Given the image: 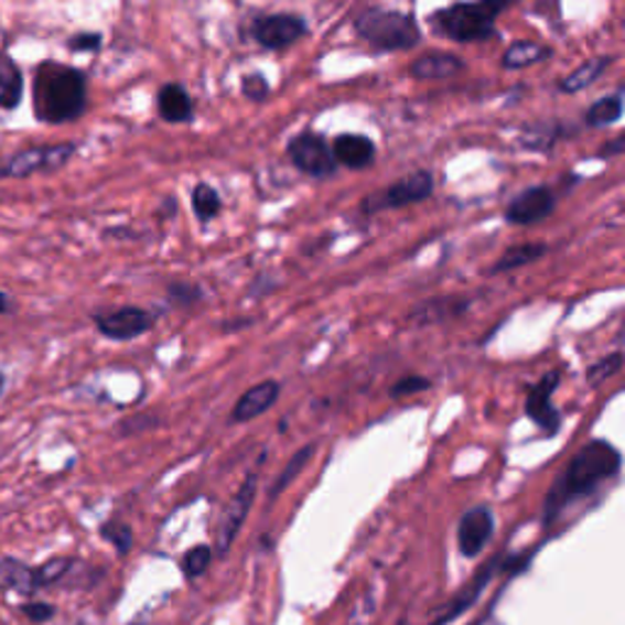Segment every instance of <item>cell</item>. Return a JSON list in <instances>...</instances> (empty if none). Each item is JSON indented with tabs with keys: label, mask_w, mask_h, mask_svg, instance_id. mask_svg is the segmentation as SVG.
<instances>
[{
	"label": "cell",
	"mask_w": 625,
	"mask_h": 625,
	"mask_svg": "<svg viewBox=\"0 0 625 625\" xmlns=\"http://www.w3.org/2000/svg\"><path fill=\"white\" fill-rule=\"evenodd\" d=\"M8 311H10V299L3 291H0V313H8Z\"/></svg>",
	"instance_id": "f35d334b"
},
{
	"label": "cell",
	"mask_w": 625,
	"mask_h": 625,
	"mask_svg": "<svg viewBox=\"0 0 625 625\" xmlns=\"http://www.w3.org/2000/svg\"><path fill=\"white\" fill-rule=\"evenodd\" d=\"M486 3H492V6H496V8H506L508 3H514V0H486Z\"/></svg>",
	"instance_id": "ab89813d"
},
{
	"label": "cell",
	"mask_w": 625,
	"mask_h": 625,
	"mask_svg": "<svg viewBox=\"0 0 625 625\" xmlns=\"http://www.w3.org/2000/svg\"><path fill=\"white\" fill-rule=\"evenodd\" d=\"M25 94V82L18 64L8 54H0V108L15 110Z\"/></svg>",
	"instance_id": "44dd1931"
},
{
	"label": "cell",
	"mask_w": 625,
	"mask_h": 625,
	"mask_svg": "<svg viewBox=\"0 0 625 625\" xmlns=\"http://www.w3.org/2000/svg\"><path fill=\"white\" fill-rule=\"evenodd\" d=\"M428 389H430V379L413 374V377H403L401 381H396L391 386V396H394V399H401V396H413V394L428 391Z\"/></svg>",
	"instance_id": "836d02e7"
},
{
	"label": "cell",
	"mask_w": 625,
	"mask_h": 625,
	"mask_svg": "<svg viewBox=\"0 0 625 625\" xmlns=\"http://www.w3.org/2000/svg\"><path fill=\"white\" fill-rule=\"evenodd\" d=\"M621 452L606 440H591L567 462L552 488L545 496L542 520L545 526L560 520L574 504L594 496L601 486L621 474Z\"/></svg>",
	"instance_id": "6da1fadb"
},
{
	"label": "cell",
	"mask_w": 625,
	"mask_h": 625,
	"mask_svg": "<svg viewBox=\"0 0 625 625\" xmlns=\"http://www.w3.org/2000/svg\"><path fill=\"white\" fill-rule=\"evenodd\" d=\"M0 589L32 596L35 591H40L35 570H30L25 562L15 560V557H0Z\"/></svg>",
	"instance_id": "ffe728a7"
},
{
	"label": "cell",
	"mask_w": 625,
	"mask_h": 625,
	"mask_svg": "<svg viewBox=\"0 0 625 625\" xmlns=\"http://www.w3.org/2000/svg\"><path fill=\"white\" fill-rule=\"evenodd\" d=\"M3 391H6V374L0 371V396H3Z\"/></svg>",
	"instance_id": "60d3db41"
},
{
	"label": "cell",
	"mask_w": 625,
	"mask_h": 625,
	"mask_svg": "<svg viewBox=\"0 0 625 625\" xmlns=\"http://www.w3.org/2000/svg\"><path fill=\"white\" fill-rule=\"evenodd\" d=\"M309 25L301 15L291 13H277V15H261L252 22V37L265 50H287L291 44L299 42Z\"/></svg>",
	"instance_id": "9c48e42d"
},
{
	"label": "cell",
	"mask_w": 625,
	"mask_h": 625,
	"mask_svg": "<svg viewBox=\"0 0 625 625\" xmlns=\"http://www.w3.org/2000/svg\"><path fill=\"white\" fill-rule=\"evenodd\" d=\"M94 321L100 335L116 340V343H128V340H134L152 331L154 313L138 309V305H125V309H118L112 313H100L94 317Z\"/></svg>",
	"instance_id": "30bf717a"
},
{
	"label": "cell",
	"mask_w": 625,
	"mask_h": 625,
	"mask_svg": "<svg viewBox=\"0 0 625 625\" xmlns=\"http://www.w3.org/2000/svg\"><path fill=\"white\" fill-rule=\"evenodd\" d=\"M191 203H193V213L198 215L201 223L213 220L223 208L220 193L215 191L211 184H196V188H193L191 193Z\"/></svg>",
	"instance_id": "83f0119b"
},
{
	"label": "cell",
	"mask_w": 625,
	"mask_h": 625,
	"mask_svg": "<svg viewBox=\"0 0 625 625\" xmlns=\"http://www.w3.org/2000/svg\"><path fill=\"white\" fill-rule=\"evenodd\" d=\"M494 536V510L488 506H474L460 518L457 545L464 557H479L486 542Z\"/></svg>",
	"instance_id": "4fadbf2b"
},
{
	"label": "cell",
	"mask_w": 625,
	"mask_h": 625,
	"mask_svg": "<svg viewBox=\"0 0 625 625\" xmlns=\"http://www.w3.org/2000/svg\"><path fill=\"white\" fill-rule=\"evenodd\" d=\"M100 536L112 542V548H116L120 554H128L132 548V530L128 526H122V522H106V526L100 528Z\"/></svg>",
	"instance_id": "1f68e13d"
},
{
	"label": "cell",
	"mask_w": 625,
	"mask_h": 625,
	"mask_svg": "<svg viewBox=\"0 0 625 625\" xmlns=\"http://www.w3.org/2000/svg\"><path fill=\"white\" fill-rule=\"evenodd\" d=\"M621 367H623V355H621V352H613V355H608V357H604V359H599L596 365H591V367L586 369V381H589L591 386H599L601 381L611 379L613 374H618Z\"/></svg>",
	"instance_id": "f546056e"
},
{
	"label": "cell",
	"mask_w": 625,
	"mask_h": 625,
	"mask_svg": "<svg viewBox=\"0 0 625 625\" xmlns=\"http://www.w3.org/2000/svg\"><path fill=\"white\" fill-rule=\"evenodd\" d=\"M211 562H213V548H208V545H198V548L188 550L184 557V574L188 579H196L208 570Z\"/></svg>",
	"instance_id": "4dcf8cb0"
},
{
	"label": "cell",
	"mask_w": 625,
	"mask_h": 625,
	"mask_svg": "<svg viewBox=\"0 0 625 625\" xmlns=\"http://www.w3.org/2000/svg\"><path fill=\"white\" fill-rule=\"evenodd\" d=\"M357 35L369 42L379 52H403L413 50L420 42V30L416 20L399 10L367 8L355 18Z\"/></svg>",
	"instance_id": "277c9868"
},
{
	"label": "cell",
	"mask_w": 625,
	"mask_h": 625,
	"mask_svg": "<svg viewBox=\"0 0 625 625\" xmlns=\"http://www.w3.org/2000/svg\"><path fill=\"white\" fill-rule=\"evenodd\" d=\"M159 116L166 122H188L193 120V100L188 90L181 84H166L157 96Z\"/></svg>",
	"instance_id": "d6986e66"
},
{
	"label": "cell",
	"mask_w": 625,
	"mask_h": 625,
	"mask_svg": "<svg viewBox=\"0 0 625 625\" xmlns=\"http://www.w3.org/2000/svg\"><path fill=\"white\" fill-rule=\"evenodd\" d=\"M20 613L25 616L30 623H35V625H42V623H47L54 618V613L56 608L52 604H44V601H30V604H22L20 606Z\"/></svg>",
	"instance_id": "e575fe53"
},
{
	"label": "cell",
	"mask_w": 625,
	"mask_h": 625,
	"mask_svg": "<svg viewBox=\"0 0 625 625\" xmlns=\"http://www.w3.org/2000/svg\"><path fill=\"white\" fill-rule=\"evenodd\" d=\"M623 150H625V138H623V134H618L616 140H611V142H606V144H604V150L599 152V157H601V159H604V157L608 159V157H616V154H621Z\"/></svg>",
	"instance_id": "74e56055"
},
{
	"label": "cell",
	"mask_w": 625,
	"mask_h": 625,
	"mask_svg": "<svg viewBox=\"0 0 625 625\" xmlns=\"http://www.w3.org/2000/svg\"><path fill=\"white\" fill-rule=\"evenodd\" d=\"M76 152V144H50V147H30L0 166V179H25L40 172H56L62 169Z\"/></svg>",
	"instance_id": "5b68a950"
},
{
	"label": "cell",
	"mask_w": 625,
	"mask_h": 625,
	"mask_svg": "<svg viewBox=\"0 0 625 625\" xmlns=\"http://www.w3.org/2000/svg\"><path fill=\"white\" fill-rule=\"evenodd\" d=\"M435 188V179L425 169H418V172L401 176L399 181L386 186L377 196H371L365 201V211L367 213H377V211H386V208H403L411 206V203H420L433 196Z\"/></svg>",
	"instance_id": "8992f818"
},
{
	"label": "cell",
	"mask_w": 625,
	"mask_h": 625,
	"mask_svg": "<svg viewBox=\"0 0 625 625\" xmlns=\"http://www.w3.org/2000/svg\"><path fill=\"white\" fill-rule=\"evenodd\" d=\"M560 377L562 374L557 369L545 374V377L528 391L526 399V416L548 435H557V430L562 425V416L552 403V394L557 386H560Z\"/></svg>",
	"instance_id": "8fae6325"
},
{
	"label": "cell",
	"mask_w": 625,
	"mask_h": 625,
	"mask_svg": "<svg viewBox=\"0 0 625 625\" xmlns=\"http://www.w3.org/2000/svg\"><path fill=\"white\" fill-rule=\"evenodd\" d=\"M608 64H611L608 56H596V60H589L586 64L579 66L576 72H572L570 76L562 78L560 88L564 90V94H579V90H584L591 84H596L599 78L604 76Z\"/></svg>",
	"instance_id": "cb8c5ba5"
},
{
	"label": "cell",
	"mask_w": 625,
	"mask_h": 625,
	"mask_svg": "<svg viewBox=\"0 0 625 625\" xmlns=\"http://www.w3.org/2000/svg\"><path fill=\"white\" fill-rule=\"evenodd\" d=\"M279 391H281V386L274 379H267V381L252 386V389H247L240 396V401L235 403L230 420L233 423H249V420L265 416L269 408L277 403Z\"/></svg>",
	"instance_id": "9a60e30c"
},
{
	"label": "cell",
	"mask_w": 625,
	"mask_h": 625,
	"mask_svg": "<svg viewBox=\"0 0 625 625\" xmlns=\"http://www.w3.org/2000/svg\"><path fill=\"white\" fill-rule=\"evenodd\" d=\"M548 252V245L542 243H522L506 249V252L496 259V265L492 267V274H506V271H514L520 267H528L532 261H538Z\"/></svg>",
	"instance_id": "7402d4cb"
},
{
	"label": "cell",
	"mask_w": 625,
	"mask_h": 625,
	"mask_svg": "<svg viewBox=\"0 0 625 625\" xmlns=\"http://www.w3.org/2000/svg\"><path fill=\"white\" fill-rule=\"evenodd\" d=\"M550 54H552L550 47H542V44L522 40V42H514L504 52L502 66H504V69H508V72H518V69H526V66L545 62Z\"/></svg>",
	"instance_id": "603a6c76"
},
{
	"label": "cell",
	"mask_w": 625,
	"mask_h": 625,
	"mask_svg": "<svg viewBox=\"0 0 625 625\" xmlns=\"http://www.w3.org/2000/svg\"><path fill=\"white\" fill-rule=\"evenodd\" d=\"M289 157L303 174H309L313 179L333 176L337 169L331 144H327L321 134H315V132L295 134V138L289 142Z\"/></svg>",
	"instance_id": "ba28073f"
},
{
	"label": "cell",
	"mask_w": 625,
	"mask_h": 625,
	"mask_svg": "<svg viewBox=\"0 0 625 625\" xmlns=\"http://www.w3.org/2000/svg\"><path fill=\"white\" fill-rule=\"evenodd\" d=\"M255 498H257V474H249L240 484V488H237L218 520V528H215V552L227 554V550L233 548V542L237 536H240L249 510L255 506Z\"/></svg>",
	"instance_id": "52a82bcc"
},
{
	"label": "cell",
	"mask_w": 625,
	"mask_h": 625,
	"mask_svg": "<svg viewBox=\"0 0 625 625\" xmlns=\"http://www.w3.org/2000/svg\"><path fill=\"white\" fill-rule=\"evenodd\" d=\"M313 452H315V448H313V445H305V448H301L299 452L293 454V457L287 462V467H283V470H281V474L277 476V482L271 484V488H269V498H277L279 494L287 492V488L291 486V482H293V479H299V474L303 472L305 464L311 462Z\"/></svg>",
	"instance_id": "4316f807"
},
{
	"label": "cell",
	"mask_w": 625,
	"mask_h": 625,
	"mask_svg": "<svg viewBox=\"0 0 625 625\" xmlns=\"http://www.w3.org/2000/svg\"><path fill=\"white\" fill-rule=\"evenodd\" d=\"M69 50L72 52H98L100 44H104V37L98 35V32H78L69 42Z\"/></svg>",
	"instance_id": "8d00e7d4"
},
{
	"label": "cell",
	"mask_w": 625,
	"mask_h": 625,
	"mask_svg": "<svg viewBox=\"0 0 625 625\" xmlns=\"http://www.w3.org/2000/svg\"><path fill=\"white\" fill-rule=\"evenodd\" d=\"M396 625H406V621H403V618H401V621H399V623H396Z\"/></svg>",
	"instance_id": "b9f144b4"
},
{
	"label": "cell",
	"mask_w": 625,
	"mask_h": 625,
	"mask_svg": "<svg viewBox=\"0 0 625 625\" xmlns=\"http://www.w3.org/2000/svg\"><path fill=\"white\" fill-rule=\"evenodd\" d=\"M269 82L261 74H249L243 78V94L249 100H265L269 96Z\"/></svg>",
	"instance_id": "d590c367"
},
{
	"label": "cell",
	"mask_w": 625,
	"mask_h": 625,
	"mask_svg": "<svg viewBox=\"0 0 625 625\" xmlns=\"http://www.w3.org/2000/svg\"><path fill=\"white\" fill-rule=\"evenodd\" d=\"M86 76L60 62H44L35 72L32 104L42 122L62 125L84 116L86 110Z\"/></svg>",
	"instance_id": "7a4b0ae2"
},
{
	"label": "cell",
	"mask_w": 625,
	"mask_h": 625,
	"mask_svg": "<svg viewBox=\"0 0 625 625\" xmlns=\"http://www.w3.org/2000/svg\"><path fill=\"white\" fill-rule=\"evenodd\" d=\"M333 157L337 164H343L347 169H367L374 157H377V147L365 134H340L333 142Z\"/></svg>",
	"instance_id": "2e32d148"
},
{
	"label": "cell",
	"mask_w": 625,
	"mask_h": 625,
	"mask_svg": "<svg viewBox=\"0 0 625 625\" xmlns=\"http://www.w3.org/2000/svg\"><path fill=\"white\" fill-rule=\"evenodd\" d=\"M496 567H498V560L484 564L482 570L474 574L472 582L464 584V589L457 591V596L448 601L445 608L440 611V616L433 621V625H450L454 618H460L462 613L467 611L470 606H474L476 599L484 594V589L488 586V582H492V576L496 574Z\"/></svg>",
	"instance_id": "5bb4252c"
},
{
	"label": "cell",
	"mask_w": 625,
	"mask_h": 625,
	"mask_svg": "<svg viewBox=\"0 0 625 625\" xmlns=\"http://www.w3.org/2000/svg\"><path fill=\"white\" fill-rule=\"evenodd\" d=\"M554 193L550 186H530L526 191H520L518 196L508 203L506 220L510 225H536L540 220L548 218L554 211Z\"/></svg>",
	"instance_id": "7c38bea8"
},
{
	"label": "cell",
	"mask_w": 625,
	"mask_h": 625,
	"mask_svg": "<svg viewBox=\"0 0 625 625\" xmlns=\"http://www.w3.org/2000/svg\"><path fill=\"white\" fill-rule=\"evenodd\" d=\"M470 309V301L464 295H442V299H430L418 305L411 313V321L416 325H433L442 323L448 317H457Z\"/></svg>",
	"instance_id": "ac0fdd59"
},
{
	"label": "cell",
	"mask_w": 625,
	"mask_h": 625,
	"mask_svg": "<svg viewBox=\"0 0 625 625\" xmlns=\"http://www.w3.org/2000/svg\"><path fill=\"white\" fill-rule=\"evenodd\" d=\"M498 13H502V8L486 3V0H472V3L464 0V3L440 8L430 18V25L438 35L452 42H482L494 35Z\"/></svg>",
	"instance_id": "3957f363"
},
{
	"label": "cell",
	"mask_w": 625,
	"mask_h": 625,
	"mask_svg": "<svg viewBox=\"0 0 625 625\" xmlns=\"http://www.w3.org/2000/svg\"><path fill=\"white\" fill-rule=\"evenodd\" d=\"M623 118V94L616 90V94L599 98L596 104H591L589 112H586V125L591 128H608V125L618 122Z\"/></svg>",
	"instance_id": "d4e9b609"
},
{
	"label": "cell",
	"mask_w": 625,
	"mask_h": 625,
	"mask_svg": "<svg viewBox=\"0 0 625 625\" xmlns=\"http://www.w3.org/2000/svg\"><path fill=\"white\" fill-rule=\"evenodd\" d=\"M564 134L562 125L557 122H545V125H530V128L522 130L520 134V147L522 150H536V152H545L552 150V144L560 140Z\"/></svg>",
	"instance_id": "484cf974"
},
{
	"label": "cell",
	"mask_w": 625,
	"mask_h": 625,
	"mask_svg": "<svg viewBox=\"0 0 625 625\" xmlns=\"http://www.w3.org/2000/svg\"><path fill=\"white\" fill-rule=\"evenodd\" d=\"M464 69V62L460 56L448 54V52H430L420 54L418 60L411 62L408 72L418 82H440V78H450Z\"/></svg>",
	"instance_id": "e0dca14e"
},
{
	"label": "cell",
	"mask_w": 625,
	"mask_h": 625,
	"mask_svg": "<svg viewBox=\"0 0 625 625\" xmlns=\"http://www.w3.org/2000/svg\"><path fill=\"white\" fill-rule=\"evenodd\" d=\"M203 291L196 287V283H186V281H176L169 287L166 299L172 305H193L201 301Z\"/></svg>",
	"instance_id": "d6a6232c"
},
{
	"label": "cell",
	"mask_w": 625,
	"mask_h": 625,
	"mask_svg": "<svg viewBox=\"0 0 625 625\" xmlns=\"http://www.w3.org/2000/svg\"><path fill=\"white\" fill-rule=\"evenodd\" d=\"M76 564H78V562L72 560V557H52V560L40 564L37 570H35L37 586H40V589H47V586H54V584L64 582V579L69 576V572L76 570Z\"/></svg>",
	"instance_id": "f1b7e54d"
},
{
	"label": "cell",
	"mask_w": 625,
	"mask_h": 625,
	"mask_svg": "<svg viewBox=\"0 0 625 625\" xmlns=\"http://www.w3.org/2000/svg\"><path fill=\"white\" fill-rule=\"evenodd\" d=\"M474 625H482V623H474Z\"/></svg>",
	"instance_id": "7bdbcfd3"
}]
</instances>
